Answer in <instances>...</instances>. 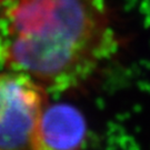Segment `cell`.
<instances>
[{"label": "cell", "instance_id": "obj_1", "mask_svg": "<svg viewBox=\"0 0 150 150\" xmlns=\"http://www.w3.org/2000/svg\"><path fill=\"white\" fill-rule=\"evenodd\" d=\"M117 50L107 0H0V68L49 92L80 87Z\"/></svg>", "mask_w": 150, "mask_h": 150}, {"label": "cell", "instance_id": "obj_3", "mask_svg": "<svg viewBox=\"0 0 150 150\" xmlns=\"http://www.w3.org/2000/svg\"><path fill=\"white\" fill-rule=\"evenodd\" d=\"M87 134V121L78 108L48 101L35 129L31 150H82Z\"/></svg>", "mask_w": 150, "mask_h": 150}, {"label": "cell", "instance_id": "obj_2", "mask_svg": "<svg viewBox=\"0 0 150 150\" xmlns=\"http://www.w3.org/2000/svg\"><path fill=\"white\" fill-rule=\"evenodd\" d=\"M49 91L22 72L0 71V150H31Z\"/></svg>", "mask_w": 150, "mask_h": 150}]
</instances>
